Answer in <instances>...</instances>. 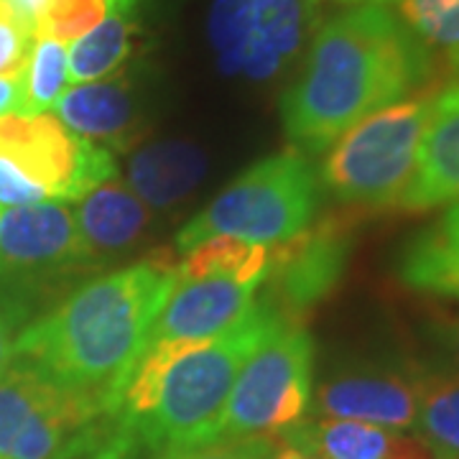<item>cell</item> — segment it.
<instances>
[{
	"label": "cell",
	"instance_id": "obj_10",
	"mask_svg": "<svg viewBox=\"0 0 459 459\" xmlns=\"http://www.w3.org/2000/svg\"><path fill=\"white\" fill-rule=\"evenodd\" d=\"M309 21V0H214L210 44L228 77L271 80L294 56Z\"/></svg>",
	"mask_w": 459,
	"mask_h": 459
},
{
	"label": "cell",
	"instance_id": "obj_19",
	"mask_svg": "<svg viewBox=\"0 0 459 459\" xmlns=\"http://www.w3.org/2000/svg\"><path fill=\"white\" fill-rule=\"evenodd\" d=\"M80 202L82 204L74 210L77 228L95 258L133 246L146 228L148 212L143 202L135 197L131 186H123L120 181L100 184Z\"/></svg>",
	"mask_w": 459,
	"mask_h": 459
},
{
	"label": "cell",
	"instance_id": "obj_4",
	"mask_svg": "<svg viewBox=\"0 0 459 459\" xmlns=\"http://www.w3.org/2000/svg\"><path fill=\"white\" fill-rule=\"evenodd\" d=\"M319 202L316 174L301 151H283L250 166L212 204L181 230L177 247L189 253L210 238L281 246L309 228Z\"/></svg>",
	"mask_w": 459,
	"mask_h": 459
},
{
	"label": "cell",
	"instance_id": "obj_12",
	"mask_svg": "<svg viewBox=\"0 0 459 459\" xmlns=\"http://www.w3.org/2000/svg\"><path fill=\"white\" fill-rule=\"evenodd\" d=\"M421 365L370 360L340 370L316 391V411L325 419L365 421L409 431L416 421Z\"/></svg>",
	"mask_w": 459,
	"mask_h": 459
},
{
	"label": "cell",
	"instance_id": "obj_31",
	"mask_svg": "<svg viewBox=\"0 0 459 459\" xmlns=\"http://www.w3.org/2000/svg\"><path fill=\"white\" fill-rule=\"evenodd\" d=\"M437 334H439L444 352L449 355V362L459 368V314L437 322Z\"/></svg>",
	"mask_w": 459,
	"mask_h": 459
},
{
	"label": "cell",
	"instance_id": "obj_17",
	"mask_svg": "<svg viewBox=\"0 0 459 459\" xmlns=\"http://www.w3.org/2000/svg\"><path fill=\"white\" fill-rule=\"evenodd\" d=\"M398 276L416 291L459 301V202L411 238L398 258Z\"/></svg>",
	"mask_w": 459,
	"mask_h": 459
},
{
	"label": "cell",
	"instance_id": "obj_24",
	"mask_svg": "<svg viewBox=\"0 0 459 459\" xmlns=\"http://www.w3.org/2000/svg\"><path fill=\"white\" fill-rule=\"evenodd\" d=\"M110 5L113 0H51L41 18L39 36H49L62 44L77 41L110 13Z\"/></svg>",
	"mask_w": 459,
	"mask_h": 459
},
{
	"label": "cell",
	"instance_id": "obj_21",
	"mask_svg": "<svg viewBox=\"0 0 459 459\" xmlns=\"http://www.w3.org/2000/svg\"><path fill=\"white\" fill-rule=\"evenodd\" d=\"M138 33V0H113L110 13L92 31L80 36L69 49V80L77 84L98 82L113 74L131 56L133 36Z\"/></svg>",
	"mask_w": 459,
	"mask_h": 459
},
{
	"label": "cell",
	"instance_id": "obj_15",
	"mask_svg": "<svg viewBox=\"0 0 459 459\" xmlns=\"http://www.w3.org/2000/svg\"><path fill=\"white\" fill-rule=\"evenodd\" d=\"M279 434L309 459H434L419 437L365 421H299Z\"/></svg>",
	"mask_w": 459,
	"mask_h": 459
},
{
	"label": "cell",
	"instance_id": "obj_16",
	"mask_svg": "<svg viewBox=\"0 0 459 459\" xmlns=\"http://www.w3.org/2000/svg\"><path fill=\"white\" fill-rule=\"evenodd\" d=\"M54 108L74 135L105 146L126 148L138 123L135 95L126 77L77 84L66 90Z\"/></svg>",
	"mask_w": 459,
	"mask_h": 459
},
{
	"label": "cell",
	"instance_id": "obj_8",
	"mask_svg": "<svg viewBox=\"0 0 459 459\" xmlns=\"http://www.w3.org/2000/svg\"><path fill=\"white\" fill-rule=\"evenodd\" d=\"M312 362L307 329L281 319L243 365L217 439L279 434L299 424L312 401Z\"/></svg>",
	"mask_w": 459,
	"mask_h": 459
},
{
	"label": "cell",
	"instance_id": "obj_11",
	"mask_svg": "<svg viewBox=\"0 0 459 459\" xmlns=\"http://www.w3.org/2000/svg\"><path fill=\"white\" fill-rule=\"evenodd\" d=\"M98 265L65 202L0 210V276H69Z\"/></svg>",
	"mask_w": 459,
	"mask_h": 459
},
{
	"label": "cell",
	"instance_id": "obj_27",
	"mask_svg": "<svg viewBox=\"0 0 459 459\" xmlns=\"http://www.w3.org/2000/svg\"><path fill=\"white\" fill-rule=\"evenodd\" d=\"M44 199L49 197H47V192L39 184H33L5 156H0V204H5V207H23V204L44 202Z\"/></svg>",
	"mask_w": 459,
	"mask_h": 459
},
{
	"label": "cell",
	"instance_id": "obj_26",
	"mask_svg": "<svg viewBox=\"0 0 459 459\" xmlns=\"http://www.w3.org/2000/svg\"><path fill=\"white\" fill-rule=\"evenodd\" d=\"M159 459H258L255 457V439H214L195 446H179L169 449Z\"/></svg>",
	"mask_w": 459,
	"mask_h": 459
},
{
	"label": "cell",
	"instance_id": "obj_32",
	"mask_svg": "<svg viewBox=\"0 0 459 459\" xmlns=\"http://www.w3.org/2000/svg\"><path fill=\"white\" fill-rule=\"evenodd\" d=\"M13 360V344H11V325L8 319L0 314V373L8 368V362Z\"/></svg>",
	"mask_w": 459,
	"mask_h": 459
},
{
	"label": "cell",
	"instance_id": "obj_29",
	"mask_svg": "<svg viewBox=\"0 0 459 459\" xmlns=\"http://www.w3.org/2000/svg\"><path fill=\"white\" fill-rule=\"evenodd\" d=\"M255 439V457L258 459H309L294 444H289L281 434H263Z\"/></svg>",
	"mask_w": 459,
	"mask_h": 459
},
{
	"label": "cell",
	"instance_id": "obj_23",
	"mask_svg": "<svg viewBox=\"0 0 459 459\" xmlns=\"http://www.w3.org/2000/svg\"><path fill=\"white\" fill-rule=\"evenodd\" d=\"M401 18L459 74V0H401Z\"/></svg>",
	"mask_w": 459,
	"mask_h": 459
},
{
	"label": "cell",
	"instance_id": "obj_13",
	"mask_svg": "<svg viewBox=\"0 0 459 459\" xmlns=\"http://www.w3.org/2000/svg\"><path fill=\"white\" fill-rule=\"evenodd\" d=\"M350 235L337 222L307 228L281 243L268 263L265 301L286 319L312 309L340 283L350 255Z\"/></svg>",
	"mask_w": 459,
	"mask_h": 459
},
{
	"label": "cell",
	"instance_id": "obj_1",
	"mask_svg": "<svg viewBox=\"0 0 459 459\" xmlns=\"http://www.w3.org/2000/svg\"><path fill=\"white\" fill-rule=\"evenodd\" d=\"M177 276L179 263L169 253H156L131 268L87 281L21 332L13 358L113 416Z\"/></svg>",
	"mask_w": 459,
	"mask_h": 459
},
{
	"label": "cell",
	"instance_id": "obj_30",
	"mask_svg": "<svg viewBox=\"0 0 459 459\" xmlns=\"http://www.w3.org/2000/svg\"><path fill=\"white\" fill-rule=\"evenodd\" d=\"M23 113V72L0 74V117Z\"/></svg>",
	"mask_w": 459,
	"mask_h": 459
},
{
	"label": "cell",
	"instance_id": "obj_18",
	"mask_svg": "<svg viewBox=\"0 0 459 459\" xmlns=\"http://www.w3.org/2000/svg\"><path fill=\"white\" fill-rule=\"evenodd\" d=\"M207 161L202 151L181 141L148 143L131 159L128 184L141 202L169 207L184 199L204 177Z\"/></svg>",
	"mask_w": 459,
	"mask_h": 459
},
{
	"label": "cell",
	"instance_id": "obj_9",
	"mask_svg": "<svg viewBox=\"0 0 459 459\" xmlns=\"http://www.w3.org/2000/svg\"><path fill=\"white\" fill-rule=\"evenodd\" d=\"M0 156L39 184L47 197L65 202H80L117 174L110 148L74 135L47 113L3 115Z\"/></svg>",
	"mask_w": 459,
	"mask_h": 459
},
{
	"label": "cell",
	"instance_id": "obj_14",
	"mask_svg": "<svg viewBox=\"0 0 459 459\" xmlns=\"http://www.w3.org/2000/svg\"><path fill=\"white\" fill-rule=\"evenodd\" d=\"M459 202V84L434 98L416 174L398 207L427 212Z\"/></svg>",
	"mask_w": 459,
	"mask_h": 459
},
{
	"label": "cell",
	"instance_id": "obj_6",
	"mask_svg": "<svg viewBox=\"0 0 459 459\" xmlns=\"http://www.w3.org/2000/svg\"><path fill=\"white\" fill-rule=\"evenodd\" d=\"M179 263L177 286L148 334V347L174 340H207L235 325L255 301L271 250L232 238H210Z\"/></svg>",
	"mask_w": 459,
	"mask_h": 459
},
{
	"label": "cell",
	"instance_id": "obj_7",
	"mask_svg": "<svg viewBox=\"0 0 459 459\" xmlns=\"http://www.w3.org/2000/svg\"><path fill=\"white\" fill-rule=\"evenodd\" d=\"M105 413L23 360L0 373V459H95Z\"/></svg>",
	"mask_w": 459,
	"mask_h": 459
},
{
	"label": "cell",
	"instance_id": "obj_25",
	"mask_svg": "<svg viewBox=\"0 0 459 459\" xmlns=\"http://www.w3.org/2000/svg\"><path fill=\"white\" fill-rule=\"evenodd\" d=\"M33 41L36 39L31 33L16 23L5 11H0V74L23 72Z\"/></svg>",
	"mask_w": 459,
	"mask_h": 459
},
{
	"label": "cell",
	"instance_id": "obj_2",
	"mask_svg": "<svg viewBox=\"0 0 459 459\" xmlns=\"http://www.w3.org/2000/svg\"><path fill=\"white\" fill-rule=\"evenodd\" d=\"M431 51L385 5L365 3L329 18L314 36L301 77L281 100L286 135L325 151L342 133L424 87Z\"/></svg>",
	"mask_w": 459,
	"mask_h": 459
},
{
	"label": "cell",
	"instance_id": "obj_22",
	"mask_svg": "<svg viewBox=\"0 0 459 459\" xmlns=\"http://www.w3.org/2000/svg\"><path fill=\"white\" fill-rule=\"evenodd\" d=\"M69 62L62 41L39 36L23 66V113L39 115L56 105L69 84Z\"/></svg>",
	"mask_w": 459,
	"mask_h": 459
},
{
	"label": "cell",
	"instance_id": "obj_20",
	"mask_svg": "<svg viewBox=\"0 0 459 459\" xmlns=\"http://www.w3.org/2000/svg\"><path fill=\"white\" fill-rule=\"evenodd\" d=\"M416 437L434 459H459V368L452 362L421 365Z\"/></svg>",
	"mask_w": 459,
	"mask_h": 459
},
{
	"label": "cell",
	"instance_id": "obj_28",
	"mask_svg": "<svg viewBox=\"0 0 459 459\" xmlns=\"http://www.w3.org/2000/svg\"><path fill=\"white\" fill-rule=\"evenodd\" d=\"M51 0H0V11H5L16 23H21L33 39L39 36L41 18L47 13Z\"/></svg>",
	"mask_w": 459,
	"mask_h": 459
},
{
	"label": "cell",
	"instance_id": "obj_33",
	"mask_svg": "<svg viewBox=\"0 0 459 459\" xmlns=\"http://www.w3.org/2000/svg\"><path fill=\"white\" fill-rule=\"evenodd\" d=\"M376 3H385V0H376Z\"/></svg>",
	"mask_w": 459,
	"mask_h": 459
},
{
	"label": "cell",
	"instance_id": "obj_3",
	"mask_svg": "<svg viewBox=\"0 0 459 459\" xmlns=\"http://www.w3.org/2000/svg\"><path fill=\"white\" fill-rule=\"evenodd\" d=\"M281 319L286 316L258 299L235 325L207 340L146 347L110 416L102 459H135L141 452L164 455L214 442L243 365Z\"/></svg>",
	"mask_w": 459,
	"mask_h": 459
},
{
	"label": "cell",
	"instance_id": "obj_5",
	"mask_svg": "<svg viewBox=\"0 0 459 459\" xmlns=\"http://www.w3.org/2000/svg\"><path fill=\"white\" fill-rule=\"evenodd\" d=\"M434 98H409L342 133L322 166L327 189L347 204L398 207L416 174Z\"/></svg>",
	"mask_w": 459,
	"mask_h": 459
}]
</instances>
